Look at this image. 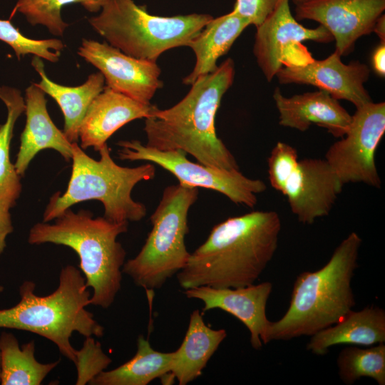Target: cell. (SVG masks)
I'll return each mask as SVG.
<instances>
[{
	"label": "cell",
	"mask_w": 385,
	"mask_h": 385,
	"mask_svg": "<svg viewBox=\"0 0 385 385\" xmlns=\"http://www.w3.org/2000/svg\"><path fill=\"white\" fill-rule=\"evenodd\" d=\"M24 101L26 121L14 164L20 177L24 175L31 161L42 150H55L66 161L72 157L73 143L68 140L63 132L51 119L45 93L32 83L26 90Z\"/></svg>",
	"instance_id": "19"
},
{
	"label": "cell",
	"mask_w": 385,
	"mask_h": 385,
	"mask_svg": "<svg viewBox=\"0 0 385 385\" xmlns=\"http://www.w3.org/2000/svg\"><path fill=\"white\" fill-rule=\"evenodd\" d=\"M0 40L9 44L15 51L18 59L27 54H34L51 62H56L63 42L57 38L31 39L24 36L9 20L0 19Z\"/></svg>",
	"instance_id": "29"
},
{
	"label": "cell",
	"mask_w": 385,
	"mask_h": 385,
	"mask_svg": "<svg viewBox=\"0 0 385 385\" xmlns=\"http://www.w3.org/2000/svg\"><path fill=\"white\" fill-rule=\"evenodd\" d=\"M293 4H294L296 6L297 5H299V4H301L302 3H304L307 1H309V0H292Z\"/></svg>",
	"instance_id": "36"
},
{
	"label": "cell",
	"mask_w": 385,
	"mask_h": 385,
	"mask_svg": "<svg viewBox=\"0 0 385 385\" xmlns=\"http://www.w3.org/2000/svg\"><path fill=\"white\" fill-rule=\"evenodd\" d=\"M248 26L247 20L232 11L212 18L188 45L195 53L196 61L183 83L192 85L198 77L214 71L217 60L228 52Z\"/></svg>",
	"instance_id": "22"
},
{
	"label": "cell",
	"mask_w": 385,
	"mask_h": 385,
	"mask_svg": "<svg viewBox=\"0 0 385 385\" xmlns=\"http://www.w3.org/2000/svg\"><path fill=\"white\" fill-rule=\"evenodd\" d=\"M373 32L380 38L381 43H385V15L383 14L377 20Z\"/></svg>",
	"instance_id": "35"
},
{
	"label": "cell",
	"mask_w": 385,
	"mask_h": 385,
	"mask_svg": "<svg viewBox=\"0 0 385 385\" xmlns=\"http://www.w3.org/2000/svg\"><path fill=\"white\" fill-rule=\"evenodd\" d=\"M0 381H1V356H0Z\"/></svg>",
	"instance_id": "37"
},
{
	"label": "cell",
	"mask_w": 385,
	"mask_h": 385,
	"mask_svg": "<svg viewBox=\"0 0 385 385\" xmlns=\"http://www.w3.org/2000/svg\"><path fill=\"white\" fill-rule=\"evenodd\" d=\"M343 186L324 159L299 160L279 191L299 222L312 225L331 212Z\"/></svg>",
	"instance_id": "15"
},
{
	"label": "cell",
	"mask_w": 385,
	"mask_h": 385,
	"mask_svg": "<svg viewBox=\"0 0 385 385\" xmlns=\"http://www.w3.org/2000/svg\"><path fill=\"white\" fill-rule=\"evenodd\" d=\"M0 99L7 108L6 122L0 126V200L19 198L21 192L20 176L10 160V143L15 123L25 111L21 92L14 88L0 87Z\"/></svg>",
	"instance_id": "26"
},
{
	"label": "cell",
	"mask_w": 385,
	"mask_h": 385,
	"mask_svg": "<svg viewBox=\"0 0 385 385\" xmlns=\"http://www.w3.org/2000/svg\"><path fill=\"white\" fill-rule=\"evenodd\" d=\"M279 0H236L232 11L255 27L260 26L275 9Z\"/></svg>",
	"instance_id": "32"
},
{
	"label": "cell",
	"mask_w": 385,
	"mask_h": 385,
	"mask_svg": "<svg viewBox=\"0 0 385 385\" xmlns=\"http://www.w3.org/2000/svg\"><path fill=\"white\" fill-rule=\"evenodd\" d=\"M78 53L99 70L107 87L140 103L150 104L163 86L156 62L127 55L107 42L83 38Z\"/></svg>",
	"instance_id": "12"
},
{
	"label": "cell",
	"mask_w": 385,
	"mask_h": 385,
	"mask_svg": "<svg viewBox=\"0 0 385 385\" xmlns=\"http://www.w3.org/2000/svg\"><path fill=\"white\" fill-rule=\"evenodd\" d=\"M153 106L106 86L91 103L81 122V148L93 147L98 151L122 126L133 120L148 117Z\"/></svg>",
	"instance_id": "18"
},
{
	"label": "cell",
	"mask_w": 385,
	"mask_h": 385,
	"mask_svg": "<svg viewBox=\"0 0 385 385\" xmlns=\"http://www.w3.org/2000/svg\"><path fill=\"white\" fill-rule=\"evenodd\" d=\"M112 359L104 353L101 344L93 337H85L81 349L76 350L75 365L77 369L76 385H85L104 371Z\"/></svg>",
	"instance_id": "30"
},
{
	"label": "cell",
	"mask_w": 385,
	"mask_h": 385,
	"mask_svg": "<svg viewBox=\"0 0 385 385\" xmlns=\"http://www.w3.org/2000/svg\"><path fill=\"white\" fill-rule=\"evenodd\" d=\"M1 385H40L60 363L42 364L35 358V342L31 340L21 346L11 332L0 334Z\"/></svg>",
	"instance_id": "25"
},
{
	"label": "cell",
	"mask_w": 385,
	"mask_h": 385,
	"mask_svg": "<svg viewBox=\"0 0 385 385\" xmlns=\"http://www.w3.org/2000/svg\"><path fill=\"white\" fill-rule=\"evenodd\" d=\"M15 204L11 200H0V255L6 247L7 236L14 230L9 210Z\"/></svg>",
	"instance_id": "33"
},
{
	"label": "cell",
	"mask_w": 385,
	"mask_h": 385,
	"mask_svg": "<svg viewBox=\"0 0 385 385\" xmlns=\"http://www.w3.org/2000/svg\"><path fill=\"white\" fill-rule=\"evenodd\" d=\"M98 152L100 159L96 160L77 143H72L68 188L63 194L58 192L50 198L43 222L55 220L73 205L90 200L101 201L103 217L113 222H138L146 215V207L135 201L131 192L138 183L155 177V165L150 163L135 168L120 166L111 158L107 144Z\"/></svg>",
	"instance_id": "6"
},
{
	"label": "cell",
	"mask_w": 385,
	"mask_h": 385,
	"mask_svg": "<svg viewBox=\"0 0 385 385\" xmlns=\"http://www.w3.org/2000/svg\"><path fill=\"white\" fill-rule=\"evenodd\" d=\"M384 10L385 0H309L296 6L295 19L325 27L335 41V52L344 56L360 37L373 32Z\"/></svg>",
	"instance_id": "13"
},
{
	"label": "cell",
	"mask_w": 385,
	"mask_h": 385,
	"mask_svg": "<svg viewBox=\"0 0 385 385\" xmlns=\"http://www.w3.org/2000/svg\"><path fill=\"white\" fill-rule=\"evenodd\" d=\"M31 64L41 76V81L35 85L57 102L64 116L63 132L69 142L77 143L79 128L86 111L104 88L103 74L100 72L93 73L81 86L69 87L59 85L47 77L40 57L35 56Z\"/></svg>",
	"instance_id": "23"
},
{
	"label": "cell",
	"mask_w": 385,
	"mask_h": 385,
	"mask_svg": "<svg viewBox=\"0 0 385 385\" xmlns=\"http://www.w3.org/2000/svg\"><path fill=\"white\" fill-rule=\"evenodd\" d=\"M272 290V284L264 282L236 288L200 286L185 289L184 294L188 298L201 300L203 312L220 309L235 317L248 329L252 348L260 349L268 343L270 321L266 316V306Z\"/></svg>",
	"instance_id": "16"
},
{
	"label": "cell",
	"mask_w": 385,
	"mask_h": 385,
	"mask_svg": "<svg viewBox=\"0 0 385 385\" xmlns=\"http://www.w3.org/2000/svg\"><path fill=\"white\" fill-rule=\"evenodd\" d=\"M88 288L81 272L73 265L61 269L57 288L46 296L36 294L35 283L25 280L19 287V302L14 307L0 309V328L43 337L74 363L76 349L70 340L73 332L84 337L104 334V327L86 309L91 298Z\"/></svg>",
	"instance_id": "5"
},
{
	"label": "cell",
	"mask_w": 385,
	"mask_h": 385,
	"mask_svg": "<svg viewBox=\"0 0 385 385\" xmlns=\"http://www.w3.org/2000/svg\"><path fill=\"white\" fill-rule=\"evenodd\" d=\"M173 352L154 350L143 335L137 340V351L130 360L95 376L90 385H147L170 373Z\"/></svg>",
	"instance_id": "24"
},
{
	"label": "cell",
	"mask_w": 385,
	"mask_h": 385,
	"mask_svg": "<svg viewBox=\"0 0 385 385\" xmlns=\"http://www.w3.org/2000/svg\"><path fill=\"white\" fill-rule=\"evenodd\" d=\"M256 29L253 53L268 82L284 67L302 66L314 60L302 41H334L323 26L309 29L299 24L292 14L289 0H279L273 12Z\"/></svg>",
	"instance_id": "11"
},
{
	"label": "cell",
	"mask_w": 385,
	"mask_h": 385,
	"mask_svg": "<svg viewBox=\"0 0 385 385\" xmlns=\"http://www.w3.org/2000/svg\"><path fill=\"white\" fill-rule=\"evenodd\" d=\"M226 337L225 329L208 327L200 310L191 313L185 338L180 346L173 351L170 371L180 385H185L201 375Z\"/></svg>",
	"instance_id": "21"
},
{
	"label": "cell",
	"mask_w": 385,
	"mask_h": 385,
	"mask_svg": "<svg viewBox=\"0 0 385 385\" xmlns=\"http://www.w3.org/2000/svg\"><path fill=\"white\" fill-rule=\"evenodd\" d=\"M346 133L327 150V162L340 184L362 183L380 188L375 153L385 133V103L356 108Z\"/></svg>",
	"instance_id": "10"
},
{
	"label": "cell",
	"mask_w": 385,
	"mask_h": 385,
	"mask_svg": "<svg viewBox=\"0 0 385 385\" xmlns=\"http://www.w3.org/2000/svg\"><path fill=\"white\" fill-rule=\"evenodd\" d=\"M198 188L180 183L166 187L151 215L152 229L138 254L122 268L136 286L159 289L186 265L185 244L188 212L198 198Z\"/></svg>",
	"instance_id": "8"
},
{
	"label": "cell",
	"mask_w": 385,
	"mask_h": 385,
	"mask_svg": "<svg viewBox=\"0 0 385 385\" xmlns=\"http://www.w3.org/2000/svg\"><path fill=\"white\" fill-rule=\"evenodd\" d=\"M53 224L38 222L30 230L31 245L52 243L74 250L86 284L92 288L90 304L109 308L121 287L126 252L117 237L128 230V222L93 218L89 210H65Z\"/></svg>",
	"instance_id": "4"
},
{
	"label": "cell",
	"mask_w": 385,
	"mask_h": 385,
	"mask_svg": "<svg viewBox=\"0 0 385 385\" xmlns=\"http://www.w3.org/2000/svg\"><path fill=\"white\" fill-rule=\"evenodd\" d=\"M234 77V61L229 58L212 73L198 77L175 106L161 110L153 105L145 120L146 145L165 151L181 150L202 165L239 170L235 158L217 137L215 124Z\"/></svg>",
	"instance_id": "2"
},
{
	"label": "cell",
	"mask_w": 385,
	"mask_h": 385,
	"mask_svg": "<svg viewBox=\"0 0 385 385\" xmlns=\"http://www.w3.org/2000/svg\"><path fill=\"white\" fill-rule=\"evenodd\" d=\"M117 144L120 160L157 164L172 173L179 183L217 191L236 205L254 207L257 203V195L267 189L262 180L249 178L239 170H224L191 162L181 150H160L137 140H120Z\"/></svg>",
	"instance_id": "9"
},
{
	"label": "cell",
	"mask_w": 385,
	"mask_h": 385,
	"mask_svg": "<svg viewBox=\"0 0 385 385\" xmlns=\"http://www.w3.org/2000/svg\"><path fill=\"white\" fill-rule=\"evenodd\" d=\"M372 66L380 76H385V43H381L372 55Z\"/></svg>",
	"instance_id": "34"
},
{
	"label": "cell",
	"mask_w": 385,
	"mask_h": 385,
	"mask_svg": "<svg viewBox=\"0 0 385 385\" xmlns=\"http://www.w3.org/2000/svg\"><path fill=\"white\" fill-rule=\"evenodd\" d=\"M299 160L297 150L292 145L277 142L267 159L268 176L271 186L279 192Z\"/></svg>",
	"instance_id": "31"
},
{
	"label": "cell",
	"mask_w": 385,
	"mask_h": 385,
	"mask_svg": "<svg viewBox=\"0 0 385 385\" xmlns=\"http://www.w3.org/2000/svg\"><path fill=\"white\" fill-rule=\"evenodd\" d=\"M101 10L88 22L108 43L134 58L155 62L169 49L188 46L213 18L195 13L156 16L133 0H106Z\"/></svg>",
	"instance_id": "7"
},
{
	"label": "cell",
	"mask_w": 385,
	"mask_h": 385,
	"mask_svg": "<svg viewBox=\"0 0 385 385\" xmlns=\"http://www.w3.org/2000/svg\"><path fill=\"white\" fill-rule=\"evenodd\" d=\"M106 0H18L15 9L32 25L41 24L55 36H62L68 24L61 18L63 6L80 4L90 12L100 11Z\"/></svg>",
	"instance_id": "28"
},
{
	"label": "cell",
	"mask_w": 385,
	"mask_h": 385,
	"mask_svg": "<svg viewBox=\"0 0 385 385\" xmlns=\"http://www.w3.org/2000/svg\"><path fill=\"white\" fill-rule=\"evenodd\" d=\"M337 364L339 377L346 384H352L361 377L371 378L379 385L385 384L384 343L366 348H344L338 355Z\"/></svg>",
	"instance_id": "27"
},
{
	"label": "cell",
	"mask_w": 385,
	"mask_h": 385,
	"mask_svg": "<svg viewBox=\"0 0 385 385\" xmlns=\"http://www.w3.org/2000/svg\"><path fill=\"white\" fill-rule=\"evenodd\" d=\"M279 113V124L304 132L312 124L324 128L334 137L347 132L352 116L339 101L319 90L285 97L279 88L273 95Z\"/></svg>",
	"instance_id": "17"
},
{
	"label": "cell",
	"mask_w": 385,
	"mask_h": 385,
	"mask_svg": "<svg viewBox=\"0 0 385 385\" xmlns=\"http://www.w3.org/2000/svg\"><path fill=\"white\" fill-rule=\"evenodd\" d=\"M361 242L356 232H351L324 266L297 277L287 312L277 321L270 322L268 343L312 336L353 310L356 302L351 282Z\"/></svg>",
	"instance_id": "3"
},
{
	"label": "cell",
	"mask_w": 385,
	"mask_h": 385,
	"mask_svg": "<svg viewBox=\"0 0 385 385\" xmlns=\"http://www.w3.org/2000/svg\"><path fill=\"white\" fill-rule=\"evenodd\" d=\"M341 57L334 51L322 60L314 58L304 65L284 67L276 77L281 84L316 86L338 101L351 102L356 108L372 102L364 87L369 78V67L359 61L346 64Z\"/></svg>",
	"instance_id": "14"
},
{
	"label": "cell",
	"mask_w": 385,
	"mask_h": 385,
	"mask_svg": "<svg viewBox=\"0 0 385 385\" xmlns=\"http://www.w3.org/2000/svg\"><path fill=\"white\" fill-rule=\"evenodd\" d=\"M385 342V312L379 307H366L350 312L339 322L311 336L307 349L322 356L338 344L364 346Z\"/></svg>",
	"instance_id": "20"
},
{
	"label": "cell",
	"mask_w": 385,
	"mask_h": 385,
	"mask_svg": "<svg viewBox=\"0 0 385 385\" xmlns=\"http://www.w3.org/2000/svg\"><path fill=\"white\" fill-rule=\"evenodd\" d=\"M282 222L273 210L252 211L215 225L177 273L180 286L236 288L253 284L272 260Z\"/></svg>",
	"instance_id": "1"
}]
</instances>
